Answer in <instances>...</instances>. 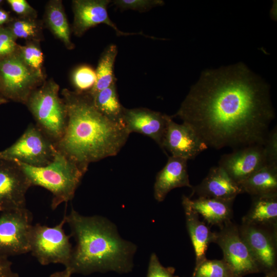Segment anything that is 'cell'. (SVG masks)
Wrapping results in <instances>:
<instances>
[{
  "instance_id": "cell-1",
  "label": "cell",
  "mask_w": 277,
  "mask_h": 277,
  "mask_svg": "<svg viewBox=\"0 0 277 277\" xmlns=\"http://www.w3.org/2000/svg\"><path fill=\"white\" fill-rule=\"evenodd\" d=\"M202 141L215 149L264 145L275 112L268 85L245 65L202 73L178 111Z\"/></svg>"
},
{
  "instance_id": "cell-2",
  "label": "cell",
  "mask_w": 277,
  "mask_h": 277,
  "mask_svg": "<svg viewBox=\"0 0 277 277\" xmlns=\"http://www.w3.org/2000/svg\"><path fill=\"white\" fill-rule=\"evenodd\" d=\"M61 94L68 122L64 134L55 145L56 150L85 172L90 163L116 155L130 135L125 126L98 111L88 91L65 88Z\"/></svg>"
},
{
  "instance_id": "cell-3",
  "label": "cell",
  "mask_w": 277,
  "mask_h": 277,
  "mask_svg": "<svg viewBox=\"0 0 277 277\" xmlns=\"http://www.w3.org/2000/svg\"><path fill=\"white\" fill-rule=\"evenodd\" d=\"M66 223L76 244L67 267L72 273L130 271L136 246L119 235L115 226L107 219L84 216L73 208L65 215Z\"/></svg>"
},
{
  "instance_id": "cell-4",
  "label": "cell",
  "mask_w": 277,
  "mask_h": 277,
  "mask_svg": "<svg viewBox=\"0 0 277 277\" xmlns=\"http://www.w3.org/2000/svg\"><path fill=\"white\" fill-rule=\"evenodd\" d=\"M15 162L28 177L32 186L42 187L52 193V210L73 199L86 173L74 161L57 150L52 161L44 167H35Z\"/></svg>"
},
{
  "instance_id": "cell-5",
  "label": "cell",
  "mask_w": 277,
  "mask_h": 277,
  "mask_svg": "<svg viewBox=\"0 0 277 277\" xmlns=\"http://www.w3.org/2000/svg\"><path fill=\"white\" fill-rule=\"evenodd\" d=\"M59 89L54 80L45 81L32 92L25 104L36 126L55 145L64 134L68 122L67 107L59 96Z\"/></svg>"
},
{
  "instance_id": "cell-6",
  "label": "cell",
  "mask_w": 277,
  "mask_h": 277,
  "mask_svg": "<svg viewBox=\"0 0 277 277\" xmlns=\"http://www.w3.org/2000/svg\"><path fill=\"white\" fill-rule=\"evenodd\" d=\"M45 80L43 71L28 66L17 50L0 58V92L7 100L25 104L30 95Z\"/></svg>"
},
{
  "instance_id": "cell-7",
  "label": "cell",
  "mask_w": 277,
  "mask_h": 277,
  "mask_svg": "<svg viewBox=\"0 0 277 277\" xmlns=\"http://www.w3.org/2000/svg\"><path fill=\"white\" fill-rule=\"evenodd\" d=\"M66 213L58 224L49 227L39 223L33 225L30 233V252L42 265L61 264L67 267L73 247L70 235L66 234L64 227Z\"/></svg>"
},
{
  "instance_id": "cell-8",
  "label": "cell",
  "mask_w": 277,
  "mask_h": 277,
  "mask_svg": "<svg viewBox=\"0 0 277 277\" xmlns=\"http://www.w3.org/2000/svg\"><path fill=\"white\" fill-rule=\"evenodd\" d=\"M56 152L55 144L31 124L12 145L0 151V159L42 167L52 161Z\"/></svg>"
},
{
  "instance_id": "cell-9",
  "label": "cell",
  "mask_w": 277,
  "mask_h": 277,
  "mask_svg": "<svg viewBox=\"0 0 277 277\" xmlns=\"http://www.w3.org/2000/svg\"><path fill=\"white\" fill-rule=\"evenodd\" d=\"M215 234L214 243L221 248L223 260L230 269L233 277H243L260 272L253 256L240 234L239 225L228 221L221 226Z\"/></svg>"
},
{
  "instance_id": "cell-10",
  "label": "cell",
  "mask_w": 277,
  "mask_h": 277,
  "mask_svg": "<svg viewBox=\"0 0 277 277\" xmlns=\"http://www.w3.org/2000/svg\"><path fill=\"white\" fill-rule=\"evenodd\" d=\"M32 215L27 208L0 213V259L30 252Z\"/></svg>"
},
{
  "instance_id": "cell-11",
  "label": "cell",
  "mask_w": 277,
  "mask_h": 277,
  "mask_svg": "<svg viewBox=\"0 0 277 277\" xmlns=\"http://www.w3.org/2000/svg\"><path fill=\"white\" fill-rule=\"evenodd\" d=\"M239 229L260 272L277 273V226L242 222Z\"/></svg>"
},
{
  "instance_id": "cell-12",
  "label": "cell",
  "mask_w": 277,
  "mask_h": 277,
  "mask_svg": "<svg viewBox=\"0 0 277 277\" xmlns=\"http://www.w3.org/2000/svg\"><path fill=\"white\" fill-rule=\"evenodd\" d=\"M32 187L28 177L15 162L0 159V212L26 208V195Z\"/></svg>"
},
{
  "instance_id": "cell-13",
  "label": "cell",
  "mask_w": 277,
  "mask_h": 277,
  "mask_svg": "<svg viewBox=\"0 0 277 277\" xmlns=\"http://www.w3.org/2000/svg\"><path fill=\"white\" fill-rule=\"evenodd\" d=\"M111 2L110 0L72 1L74 19L72 30L74 35L81 36L91 28L104 24L112 28L118 36L141 34L150 38L141 32L129 33L120 30L108 15L107 7Z\"/></svg>"
},
{
  "instance_id": "cell-14",
  "label": "cell",
  "mask_w": 277,
  "mask_h": 277,
  "mask_svg": "<svg viewBox=\"0 0 277 277\" xmlns=\"http://www.w3.org/2000/svg\"><path fill=\"white\" fill-rule=\"evenodd\" d=\"M219 167L238 184L267 166L264 145H252L221 156Z\"/></svg>"
},
{
  "instance_id": "cell-15",
  "label": "cell",
  "mask_w": 277,
  "mask_h": 277,
  "mask_svg": "<svg viewBox=\"0 0 277 277\" xmlns=\"http://www.w3.org/2000/svg\"><path fill=\"white\" fill-rule=\"evenodd\" d=\"M161 148L168 150L171 156L187 160L195 159L208 148L188 124L175 123L169 116Z\"/></svg>"
},
{
  "instance_id": "cell-16",
  "label": "cell",
  "mask_w": 277,
  "mask_h": 277,
  "mask_svg": "<svg viewBox=\"0 0 277 277\" xmlns=\"http://www.w3.org/2000/svg\"><path fill=\"white\" fill-rule=\"evenodd\" d=\"M169 117L146 108H125L123 123L130 134L137 132L148 136L161 148Z\"/></svg>"
},
{
  "instance_id": "cell-17",
  "label": "cell",
  "mask_w": 277,
  "mask_h": 277,
  "mask_svg": "<svg viewBox=\"0 0 277 277\" xmlns=\"http://www.w3.org/2000/svg\"><path fill=\"white\" fill-rule=\"evenodd\" d=\"M191 189L189 197L196 194L197 197L234 201L238 195L243 193L240 185L219 166L211 167L201 183Z\"/></svg>"
},
{
  "instance_id": "cell-18",
  "label": "cell",
  "mask_w": 277,
  "mask_h": 277,
  "mask_svg": "<svg viewBox=\"0 0 277 277\" xmlns=\"http://www.w3.org/2000/svg\"><path fill=\"white\" fill-rule=\"evenodd\" d=\"M188 160L170 156L164 167L157 173L154 184V196L159 202L164 200L172 189L187 187L192 188L187 171Z\"/></svg>"
},
{
  "instance_id": "cell-19",
  "label": "cell",
  "mask_w": 277,
  "mask_h": 277,
  "mask_svg": "<svg viewBox=\"0 0 277 277\" xmlns=\"http://www.w3.org/2000/svg\"><path fill=\"white\" fill-rule=\"evenodd\" d=\"M182 201L187 229L195 253L196 267L207 259L208 247L211 243L215 242L216 234L205 222L200 220V215L190 206L187 196L183 195Z\"/></svg>"
},
{
  "instance_id": "cell-20",
  "label": "cell",
  "mask_w": 277,
  "mask_h": 277,
  "mask_svg": "<svg viewBox=\"0 0 277 277\" xmlns=\"http://www.w3.org/2000/svg\"><path fill=\"white\" fill-rule=\"evenodd\" d=\"M187 200L191 208L209 225L220 227L233 217L234 201L204 197L191 199L189 196Z\"/></svg>"
},
{
  "instance_id": "cell-21",
  "label": "cell",
  "mask_w": 277,
  "mask_h": 277,
  "mask_svg": "<svg viewBox=\"0 0 277 277\" xmlns=\"http://www.w3.org/2000/svg\"><path fill=\"white\" fill-rule=\"evenodd\" d=\"M243 223L277 226V194L252 196V203Z\"/></svg>"
},
{
  "instance_id": "cell-22",
  "label": "cell",
  "mask_w": 277,
  "mask_h": 277,
  "mask_svg": "<svg viewBox=\"0 0 277 277\" xmlns=\"http://www.w3.org/2000/svg\"><path fill=\"white\" fill-rule=\"evenodd\" d=\"M239 184L251 196L277 194V167L265 166Z\"/></svg>"
},
{
  "instance_id": "cell-23",
  "label": "cell",
  "mask_w": 277,
  "mask_h": 277,
  "mask_svg": "<svg viewBox=\"0 0 277 277\" xmlns=\"http://www.w3.org/2000/svg\"><path fill=\"white\" fill-rule=\"evenodd\" d=\"M45 21L51 32L68 49L74 48L71 41L70 27L62 1L48 2L45 9Z\"/></svg>"
},
{
  "instance_id": "cell-24",
  "label": "cell",
  "mask_w": 277,
  "mask_h": 277,
  "mask_svg": "<svg viewBox=\"0 0 277 277\" xmlns=\"http://www.w3.org/2000/svg\"><path fill=\"white\" fill-rule=\"evenodd\" d=\"M115 82L91 97L98 111L111 121L124 125L123 117L125 107L120 102Z\"/></svg>"
},
{
  "instance_id": "cell-25",
  "label": "cell",
  "mask_w": 277,
  "mask_h": 277,
  "mask_svg": "<svg viewBox=\"0 0 277 277\" xmlns=\"http://www.w3.org/2000/svg\"><path fill=\"white\" fill-rule=\"evenodd\" d=\"M117 52V46L114 44H111L102 53L95 70V83L88 91L91 96L116 82L114 66Z\"/></svg>"
},
{
  "instance_id": "cell-26",
  "label": "cell",
  "mask_w": 277,
  "mask_h": 277,
  "mask_svg": "<svg viewBox=\"0 0 277 277\" xmlns=\"http://www.w3.org/2000/svg\"><path fill=\"white\" fill-rule=\"evenodd\" d=\"M9 29L16 38L27 41L39 42L42 36V26L36 18H18L12 23Z\"/></svg>"
},
{
  "instance_id": "cell-27",
  "label": "cell",
  "mask_w": 277,
  "mask_h": 277,
  "mask_svg": "<svg viewBox=\"0 0 277 277\" xmlns=\"http://www.w3.org/2000/svg\"><path fill=\"white\" fill-rule=\"evenodd\" d=\"M192 277H233L225 261L206 259L194 268Z\"/></svg>"
},
{
  "instance_id": "cell-28",
  "label": "cell",
  "mask_w": 277,
  "mask_h": 277,
  "mask_svg": "<svg viewBox=\"0 0 277 277\" xmlns=\"http://www.w3.org/2000/svg\"><path fill=\"white\" fill-rule=\"evenodd\" d=\"M17 50L28 66L36 70L43 71L44 54L39 47V42L27 41L24 46L18 45Z\"/></svg>"
},
{
  "instance_id": "cell-29",
  "label": "cell",
  "mask_w": 277,
  "mask_h": 277,
  "mask_svg": "<svg viewBox=\"0 0 277 277\" xmlns=\"http://www.w3.org/2000/svg\"><path fill=\"white\" fill-rule=\"evenodd\" d=\"M96 73L91 67L82 65L72 74V82L77 92H87L93 87L96 81Z\"/></svg>"
},
{
  "instance_id": "cell-30",
  "label": "cell",
  "mask_w": 277,
  "mask_h": 277,
  "mask_svg": "<svg viewBox=\"0 0 277 277\" xmlns=\"http://www.w3.org/2000/svg\"><path fill=\"white\" fill-rule=\"evenodd\" d=\"M112 3L121 10H132L144 12L163 5L164 2L161 0H114Z\"/></svg>"
},
{
  "instance_id": "cell-31",
  "label": "cell",
  "mask_w": 277,
  "mask_h": 277,
  "mask_svg": "<svg viewBox=\"0 0 277 277\" xmlns=\"http://www.w3.org/2000/svg\"><path fill=\"white\" fill-rule=\"evenodd\" d=\"M267 166L277 167V129L275 126L269 131L264 145Z\"/></svg>"
},
{
  "instance_id": "cell-32",
  "label": "cell",
  "mask_w": 277,
  "mask_h": 277,
  "mask_svg": "<svg viewBox=\"0 0 277 277\" xmlns=\"http://www.w3.org/2000/svg\"><path fill=\"white\" fill-rule=\"evenodd\" d=\"M16 38L9 28L0 27V58L5 57L15 52L18 45Z\"/></svg>"
},
{
  "instance_id": "cell-33",
  "label": "cell",
  "mask_w": 277,
  "mask_h": 277,
  "mask_svg": "<svg viewBox=\"0 0 277 277\" xmlns=\"http://www.w3.org/2000/svg\"><path fill=\"white\" fill-rule=\"evenodd\" d=\"M175 269L166 267L160 263L155 253H152L149 260L147 277H177L174 276Z\"/></svg>"
},
{
  "instance_id": "cell-34",
  "label": "cell",
  "mask_w": 277,
  "mask_h": 277,
  "mask_svg": "<svg viewBox=\"0 0 277 277\" xmlns=\"http://www.w3.org/2000/svg\"><path fill=\"white\" fill-rule=\"evenodd\" d=\"M13 11L21 18H36V10L25 0H8Z\"/></svg>"
},
{
  "instance_id": "cell-35",
  "label": "cell",
  "mask_w": 277,
  "mask_h": 277,
  "mask_svg": "<svg viewBox=\"0 0 277 277\" xmlns=\"http://www.w3.org/2000/svg\"><path fill=\"white\" fill-rule=\"evenodd\" d=\"M0 277H19L18 274L13 271L12 262L8 259H0Z\"/></svg>"
},
{
  "instance_id": "cell-36",
  "label": "cell",
  "mask_w": 277,
  "mask_h": 277,
  "mask_svg": "<svg viewBox=\"0 0 277 277\" xmlns=\"http://www.w3.org/2000/svg\"><path fill=\"white\" fill-rule=\"evenodd\" d=\"M72 274L71 270L69 268H65L63 270L52 273L49 277H71Z\"/></svg>"
},
{
  "instance_id": "cell-37",
  "label": "cell",
  "mask_w": 277,
  "mask_h": 277,
  "mask_svg": "<svg viewBox=\"0 0 277 277\" xmlns=\"http://www.w3.org/2000/svg\"><path fill=\"white\" fill-rule=\"evenodd\" d=\"M9 19V14L4 10L0 9V25H2Z\"/></svg>"
},
{
  "instance_id": "cell-38",
  "label": "cell",
  "mask_w": 277,
  "mask_h": 277,
  "mask_svg": "<svg viewBox=\"0 0 277 277\" xmlns=\"http://www.w3.org/2000/svg\"><path fill=\"white\" fill-rule=\"evenodd\" d=\"M7 101L8 100L0 95V105L7 103Z\"/></svg>"
},
{
  "instance_id": "cell-39",
  "label": "cell",
  "mask_w": 277,
  "mask_h": 277,
  "mask_svg": "<svg viewBox=\"0 0 277 277\" xmlns=\"http://www.w3.org/2000/svg\"><path fill=\"white\" fill-rule=\"evenodd\" d=\"M264 277H277V273L266 274Z\"/></svg>"
},
{
  "instance_id": "cell-40",
  "label": "cell",
  "mask_w": 277,
  "mask_h": 277,
  "mask_svg": "<svg viewBox=\"0 0 277 277\" xmlns=\"http://www.w3.org/2000/svg\"><path fill=\"white\" fill-rule=\"evenodd\" d=\"M2 1L0 0V4H1L2 3Z\"/></svg>"
}]
</instances>
